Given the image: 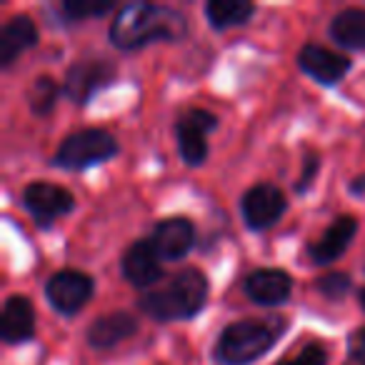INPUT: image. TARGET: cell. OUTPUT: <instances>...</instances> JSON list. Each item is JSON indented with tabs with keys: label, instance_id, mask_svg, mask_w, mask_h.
<instances>
[{
	"label": "cell",
	"instance_id": "3",
	"mask_svg": "<svg viewBox=\"0 0 365 365\" xmlns=\"http://www.w3.org/2000/svg\"><path fill=\"white\" fill-rule=\"evenodd\" d=\"M285 330L283 318L268 320H238L220 333L215 343V358L223 365H248L265 355Z\"/></svg>",
	"mask_w": 365,
	"mask_h": 365
},
{
	"label": "cell",
	"instance_id": "12",
	"mask_svg": "<svg viewBox=\"0 0 365 365\" xmlns=\"http://www.w3.org/2000/svg\"><path fill=\"white\" fill-rule=\"evenodd\" d=\"M298 66L308 73L310 78H315L318 83H325V86H333L338 83L345 73L350 71V61L345 56H338V53L328 51V48L320 46H308L298 53Z\"/></svg>",
	"mask_w": 365,
	"mask_h": 365
},
{
	"label": "cell",
	"instance_id": "11",
	"mask_svg": "<svg viewBox=\"0 0 365 365\" xmlns=\"http://www.w3.org/2000/svg\"><path fill=\"white\" fill-rule=\"evenodd\" d=\"M123 275H125L128 283L138 285H153L155 280H160V255H158L155 245L150 240H138L123 255Z\"/></svg>",
	"mask_w": 365,
	"mask_h": 365
},
{
	"label": "cell",
	"instance_id": "7",
	"mask_svg": "<svg viewBox=\"0 0 365 365\" xmlns=\"http://www.w3.org/2000/svg\"><path fill=\"white\" fill-rule=\"evenodd\" d=\"M23 203L31 210V215L36 218L38 225H51L56 218L71 213L76 200H73L71 190H66L63 185L38 180V182H31V185L23 190Z\"/></svg>",
	"mask_w": 365,
	"mask_h": 365
},
{
	"label": "cell",
	"instance_id": "20",
	"mask_svg": "<svg viewBox=\"0 0 365 365\" xmlns=\"http://www.w3.org/2000/svg\"><path fill=\"white\" fill-rule=\"evenodd\" d=\"M56 98H58L56 83H53L48 76L36 78V83H33V88H31V96H28L31 110L36 113V115H46V113L56 106Z\"/></svg>",
	"mask_w": 365,
	"mask_h": 365
},
{
	"label": "cell",
	"instance_id": "6",
	"mask_svg": "<svg viewBox=\"0 0 365 365\" xmlns=\"http://www.w3.org/2000/svg\"><path fill=\"white\" fill-rule=\"evenodd\" d=\"M115 78V66L103 58H93V61H78L66 73V83H63V93L78 106H86L101 88Z\"/></svg>",
	"mask_w": 365,
	"mask_h": 365
},
{
	"label": "cell",
	"instance_id": "10",
	"mask_svg": "<svg viewBox=\"0 0 365 365\" xmlns=\"http://www.w3.org/2000/svg\"><path fill=\"white\" fill-rule=\"evenodd\" d=\"M195 230L185 218H168L160 220L153 230L150 243L155 245L160 260H180L182 255L193 248Z\"/></svg>",
	"mask_w": 365,
	"mask_h": 365
},
{
	"label": "cell",
	"instance_id": "14",
	"mask_svg": "<svg viewBox=\"0 0 365 365\" xmlns=\"http://www.w3.org/2000/svg\"><path fill=\"white\" fill-rule=\"evenodd\" d=\"M355 230H358V223H355L353 215L335 218L333 225L315 243H310L308 253L313 258V263H333L335 258H340L345 253V248L350 245V240H353Z\"/></svg>",
	"mask_w": 365,
	"mask_h": 365
},
{
	"label": "cell",
	"instance_id": "9",
	"mask_svg": "<svg viewBox=\"0 0 365 365\" xmlns=\"http://www.w3.org/2000/svg\"><path fill=\"white\" fill-rule=\"evenodd\" d=\"M285 195L280 193L275 185L270 182H260L255 188H250L240 200V210L243 218L248 223V228L253 230H265L270 225H275L280 220V215L285 213Z\"/></svg>",
	"mask_w": 365,
	"mask_h": 365
},
{
	"label": "cell",
	"instance_id": "4",
	"mask_svg": "<svg viewBox=\"0 0 365 365\" xmlns=\"http://www.w3.org/2000/svg\"><path fill=\"white\" fill-rule=\"evenodd\" d=\"M118 153V143L110 133L98 130H81L73 133L63 140V145L56 153V163L68 170H83V168L98 165V163H106L108 158H113Z\"/></svg>",
	"mask_w": 365,
	"mask_h": 365
},
{
	"label": "cell",
	"instance_id": "15",
	"mask_svg": "<svg viewBox=\"0 0 365 365\" xmlns=\"http://www.w3.org/2000/svg\"><path fill=\"white\" fill-rule=\"evenodd\" d=\"M36 333V313L33 305L23 295H11L3 305V323H0V335L6 343H26Z\"/></svg>",
	"mask_w": 365,
	"mask_h": 365
},
{
	"label": "cell",
	"instance_id": "17",
	"mask_svg": "<svg viewBox=\"0 0 365 365\" xmlns=\"http://www.w3.org/2000/svg\"><path fill=\"white\" fill-rule=\"evenodd\" d=\"M138 330V320L128 313H110L103 318L93 320L88 328V343L93 348H113V345L123 343Z\"/></svg>",
	"mask_w": 365,
	"mask_h": 365
},
{
	"label": "cell",
	"instance_id": "1",
	"mask_svg": "<svg viewBox=\"0 0 365 365\" xmlns=\"http://www.w3.org/2000/svg\"><path fill=\"white\" fill-rule=\"evenodd\" d=\"M188 26L178 11L153 3H128L110 26V41L120 51H135L153 41L175 43L185 38Z\"/></svg>",
	"mask_w": 365,
	"mask_h": 365
},
{
	"label": "cell",
	"instance_id": "21",
	"mask_svg": "<svg viewBox=\"0 0 365 365\" xmlns=\"http://www.w3.org/2000/svg\"><path fill=\"white\" fill-rule=\"evenodd\" d=\"M115 6L113 0H66L63 3V16L68 21H86L93 16H103Z\"/></svg>",
	"mask_w": 365,
	"mask_h": 365
},
{
	"label": "cell",
	"instance_id": "26",
	"mask_svg": "<svg viewBox=\"0 0 365 365\" xmlns=\"http://www.w3.org/2000/svg\"><path fill=\"white\" fill-rule=\"evenodd\" d=\"M350 190H353V193H363V190H365V178H355V182L350 185Z\"/></svg>",
	"mask_w": 365,
	"mask_h": 365
},
{
	"label": "cell",
	"instance_id": "18",
	"mask_svg": "<svg viewBox=\"0 0 365 365\" xmlns=\"http://www.w3.org/2000/svg\"><path fill=\"white\" fill-rule=\"evenodd\" d=\"M330 36L340 46L365 51V11L348 8V11L338 13L330 23Z\"/></svg>",
	"mask_w": 365,
	"mask_h": 365
},
{
	"label": "cell",
	"instance_id": "24",
	"mask_svg": "<svg viewBox=\"0 0 365 365\" xmlns=\"http://www.w3.org/2000/svg\"><path fill=\"white\" fill-rule=\"evenodd\" d=\"M348 353L355 363L365 365V328H358L350 333L348 338Z\"/></svg>",
	"mask_w": 365,
	"mask_h": 365
},
{
	"label": "cell",
	"instance_id": "27",
	"mask_svg": "<svg viewBox=\"0 0 365 365\" xmlns=\"http://www.w3.org/2000/svg\"><path fill=\"white\" fill-rule=\"evenodd\" d=\"M358 303H360V308L365 310V288H363V290H360V293H358Z\"/></svg>",
	"mask_w": 365,
	"mask_h": 365
},
{
	"label": "cell",
	"instance_id": "5",
	"mask_svg": "<svg viewBox=\"0 0 365 365\" xmlns=\"http://www.w3.org/2000/svg\"><path fill=\"white\" fill-rule=\"evenodd\" d=\"M215 128H218V118L208 110H200V108H190L178 118V150L188 165H200L205 160V155H208L205 135Z\"/></svg>",
	"mask_w": 365,
	"mask_h": 365
},
{
	"label": "cell",
	"instance_id": "2",
	"mask_svg": "<svg viewBox=\"0 0 365 365\" xmlns=\"http://www.w3.org/2000/svg\"><path fill=\"white\" fill-rule=\"evenodd\" d=\"M208 298V280L200 270L185 268L175 273L163 288H155L145 293L138 305L145 310L150 318L160 323L170 320H188L205 305Z\"/></svg>",
	"mask_w": 365,
	"mask_h": 365
},
{
	"label": "cell",
	"instance_id": "22",
	"mask_svg": "<svg viewBox=\"0 0 365 365\" xmlns=\"http://www.w3.org/2000/svg\"><path fill=\"white\" fill-rule=\"evenodd\" d=\"M315 288H318L328 300H340L345 293H348L350 278H348V275H343V273H330V275H323V278H318Z\"/></svg>",
	"mask_w": 365,
	"mask_h": 365
},
{
	"label": "cell",
	"instance_id": "25",
	"mask_svg": "<svg viewBox=\"0 0 365 365\" xmlns=\"http://www.w3.org/2000/svg\"><path fill=\"white\" fill-rule=\"evenodd\" d=\"M320 168V160H318V155H313V153H308V158H305V170H303V175H300V180H298V185H295V190H305L310 185V180H313V175H315V170Z\"/></svg>",
	"mask_w": 365,
	"mask_h": 365
},
{
	"label": "cell",
	"instance_id": "16",
	"mask_svg": "<svg viewBox=\"0 0 365 365\" xmlns=\"http://www.w3.org/2000/svg\"><path fill=\"white\" fill-rule=\"evenodd\" d=\"M38 43V31L28 16H16L0 33V66L8 68L23 51Z\"/></svg>",
	"mask_w": 365,
	"mask_h": 365
},
{
	"label": "cell",
	"instance_id": "13",
	"mask_svg": "<svg viewBox=\"0 0 365 365\" xmlns=\"http://www.w3.org/2000/svg\"><path fill=\"white\" fill-rule=\"evenodd\" d=\"M290 290H293V280L288 273L275 268L255 270L245 278V293L253 303L258 305H280L288 300Z\"/></svg>",
	"mask_w": 365,
	"mask_h": 365
},
{
	"label": "cell",
	"instance_id": "8",
	"mask_svg": "<svg viewBox=\"0 0 365 365\" xmlns=\"http://www.w3.org/2000/svg\"><path fill=\"white\" fill-rule=\"evenodd\" d=\"M46 295L58 313L73 315L93 295V280L81 270H61L51 275V280L46 283Z\"/></svg>",
	"mask_w": 365,
	"mask_h": 365
},
{
	"label": "cell",
	"instance_id": "23",
	"mask_svg": "<svg viewBox=\"0 0 365 365\" xmlns=\"http://www.w3.org/2000/svg\"><path fill=\"white\" fill-rule=\"evenodd\" d=\"M325 360H328V353H325L323 345L310 343L300 353H295L293 358L283 360L280 365H325Z\"/></svg>",
	"mask_w": 365,
	"mask_h": 365
},
{
	"label": "cell",
	"instance_id": "19",
	"mask_svg": "<svg viewBox=\"0 0 365 365\" xmlns=\"http://www.w3.org/2000/svg\"><path fill=\"white\" fill-rule=\"evenodd\" d=\"M255 13L253 3L245 0H210L205 6V16H208L213 28H230V26H243L250 16Z\"/></svg>",
	"mask_w": 365,
	"mask_h": 365
}]
</instances>
